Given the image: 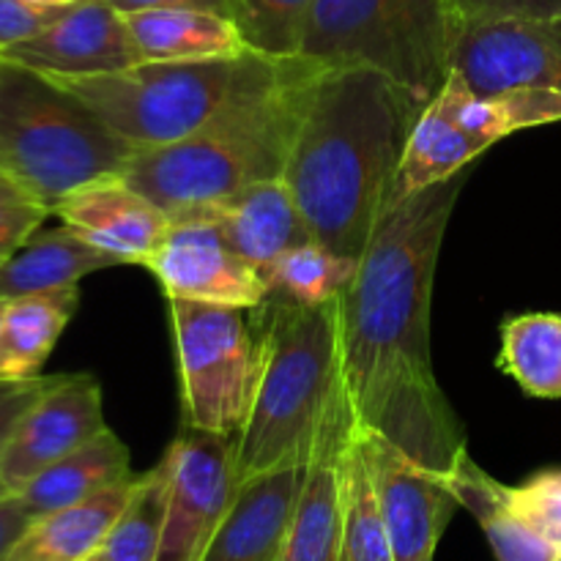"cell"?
<instances>
[{
	"mask_svg": "<svg viewBox=\"0 0 561 561\" xmlns=\"http://www.w3.org/2000/svg\"><path fill=\"white\" fill-rule=\"evenodd\" d=\"M247 47L266 58H301L316 0H230Z\"/></svg>",
	"mask_w": 561,
	"mask_h": 561,
	"instance_id": "31",
	"label": "cell"
},
{
	"mask_svg": "<svg viewBox=\"0 0 561 561\" xmlns=\"http://www.w3.org/2000/svg\"><path fill=\"white\" fill-rule=\"evenodd\" d=\"M343 546L340 561H394L381 499L367 460L365 436L356 433L337 460Z\"/></svg>",
	"mask_w": 561,
	"mask_h": 561,
	"instance_id": "26",
	"label": "cell"
},
{
	"mask_svg": "<svg viewBox=\"0 0 561 561\" xmlns=\"http://www.w3.org/2000/svg\"><path fill=\"white\" fill-rule=\"evenodd\" d=\"M131 477L135 474H131L129 447L107 427L96 438L82 444L80 449L44 469L16 496L36 520L42 515L85 502V499L96 496L118 482L131 480Z\"/></svg>",
	"mask_w": 561,
	"mask_h": 561,
	"instance_id": "19",
	"label": "cell"
},
{
	"mask_svg": "<svg viewBox=\"0 0 561 561\" xmlns=\"http://www.w3.org/2000/svg\"><path fill=\"white\" fill-rule=\"evenodd\" d=\"M444 482L458 499V507L469 510L482 526L496 561H559L557 546L510 510L507 485L488 477L469 455L444 477Z\"/></svg>",
	"mask_w": 561,
	"mask_h": 561,
	"instance_id": "25",
	"label": "cell"
},
{
	"mask_svg": "<svg viewBox=\"0 0 561 561\" xmlns=\"http://www.w3.org/2000/svg\"><path fill=\"white\" fill-rule=\"evenodd\" d=\"M318 69L321 64L301 58L288 80L228 110L206 129L168 146L137 148L121 175L168 217L261 181L283 179Z\"/></svg>",
	"mask_w": 561,
	"mask_h": 561,
	"instance_id": "4",
	"label": "cell"
},
{
	"mask_svg": "<svg viewBox=\"0 0 561 561\" xmlns=\"http://www.w3.org/2000/svg\"><path fill=\"white\" fill-rule=\"evenodd\" d=\"M510 510L561 553V469L540 471L524 485L507 488Z\"/></svg>",
	"mask_w": 561,
	"mask_h": 561,
	"instance_id": "32",
	"label": "cell"
},
{
	"mask_svg": "<svg viewBox=\"0 0 561 561\" xmlns=\"http://www.w3.org/2000/svg\"><path fill=\"white\" fill-rule=\"evenodd\" d=\"M466 179L469 170L394 203L340 305L356 431L381 436L442 477L469 455L463 425L438 387L431 356L438 252Z\"/></svg>",
	"mask_w": 561,
	"mask_h": 561,
	"instance_id": "1",
	"label": "cell"
},
{
	"mask_svg": "<svg viewBox=\"0 0 561 561\" xmlns=\"http://www.w3.org/2000/svg\"><path fill=\"white\" fill-rule=\"evenodd\" d=\"M460 25L453 0H316L301 58L378 71L427 104L453 71Z\"/></svg>",
	"mask_w": 561,
	"mask_h": 561,
	"instance_id": "7",
	"label": "cell"
},
{
	"mask_svg": "<svg viewBox=\"0 0 561 561\" xmlns=\"http://www.w3.org/2000/svg\"><path fill=\"white\" fill-rule=\"evenodd\" d=\"M157 561H201L239 488L236 436L186 427L173 447Z\"/></svg>",
	"mask_w": 561,
	"mask_h": 561,
	"instance_id": "9",
	"label": "cell"
},
{
	"mask_svg": "<svg viewBox=\"0 0 561 561\" xmlns=\"http://www.w3.org/2000/svg\"><path fill=\"white\" fill-rule=\"evenodd\" d=\"M422 107L378 71H316L283 173L312 239L359 261L398 203V170Z\"/></svg>",
	"mask_w": 561,
	"mask_h": 561,
	"instance_id": "2",
	"label": "cell"
},
{
	"mask_svg": "<svg viewBox=\"0 0 561 561\" xmlns=\"http://www.w3.org/2000/svg\"><path fill=\"white\" fill-rule=\"evenodd\" d=\"M64 9L36 5L31 0H0V53L38 36L44 27L53 25Z\"/></svg>",
	"mask_w": 561,
	"mask_h": 561,
	"instance_id": "34",
	"label": "cell"
},
{
	"mask_svg": "<svg viewBox=\"0 0 561 561\" xmlns=\"http://www.w3.org/2000/svg\"><path fill=\"white\" fill-rule=\"evenodd\" d=\"M362 436H365L367 460H370L373 480L381 499L392 559L433 561L438 540L458 510V499L453 496L442 474L422 469L381 436H373V433H362Z\"/></svg>",
	"mask_w": 561,
	"mask_h": 561,
	"instance_id": "14",
	"label": "cell"
},
{
	"mask_svg": "<svg viewBox=\"0 0 561 561\" xmlns=\"http://www.w3.org/2000/svg\"><path fill=\"white\" fill-rule=\"evenodd\" d=\"M121 14H137V11H159V9H197L222 14L233 20V3L230 0H107Z\"/></svg>",
	"mask_w": 561,
	"mask_h": 561,
	"instance_id": "37",
	"label": "cell"
},
{
	"mask_svg": "<svg viewBox=\"0 0 561 561\" xmlns=\"http://www.w3.org/2000/svg\"><path fill=\"white\" fill-rule=\"evenodd\" d=\"M135 148L55 77L0 58V175L53 211L77 186L118 175Z\"/></svg>",
	"mask_w": 561,
	"mask_h": 561,
	"instance_id": "6",
	"label": "cell"
},
{
	"mask_svg": "<svg viewBox=\"0 0 561 561\" xmlns=\"http://www.w3.org/2000/svg\"><path fill=\"white\" fill-rule=\"evenodd\" d=\"M31 3H36V5H49V9H64V5L80 3V0H31Z\"/></svg>",
	"mask_w": 561,
	"mask_h": 561,
	"instance_id": "39",
	"label": "cell"
},
{
	"mask_svg": "<svg viewBox=\"0 0 561 561\" xmlns=\"http://www.w3.org/2000/svg\"><path fill=\"white\" fill-rule=\"evenodd\" d=\"M488 151L485 142L463 129L449 113L442 93L431 99L416 115L409 131L403 162L398 170V201L466 173L474 159Z\"/></svg>",
	"mask_w": 561,
	"mask_h": 561,
	"instance_id": "22",
	"label": "cell"
},
{
	"mask_svg": "<svg viewBox=\"0 0 561 561\" xmlns=\"http://www.w3.org/2000/svg\"><path fill=\"white\" fill-rule=\"evenodd\" d=\"M447 102L449 113L460 126L488 148L496 146L515 131L535 129V126L559 124L561 121V91L542 88H510V91L480 93L466 85L458 71H449L447 82L438 91Z\"/></svg>",
	"mask_w": 561,
	"mask_h": 561,
	"instance_id": "24",
	"label": "cell"
},
{
	"mask_svg": "<svg viewBox=\"0 0 561 561\" xmlns=\"http://www.w3.org/2000/svg\"><path fill=\"white\" fill-rule=\"evenodd\" d=\"M31 513H27L25 504H22V499L16 493L0 496V561H5L11 548L22 537V531L31 526Z\"/></svg>",
	"mask_w": 561,
	"mask_h": 561,
	"instance_id": "38",
	"label": "cell"
},
{
	"mask_svg": "<svg viewBox=\"0 0 561 561\" xmlns=\"http://www.w3.org/2000/svg\"><path fill=\"white\" fill-rule=\"evenodd\" d=\"M453 71L480 96L510 88L561 91V14L463 22L453 49Z\"/></svg>",
	"mask_w": 561,
	"mask_h": 561,
	"instance_id": "11",
	"label": "cell"
},
{
	"mask_svg": "<svg viewBox=\"0 0 561 561\" xmlns=\"http://www.w3.org/2000/svg\"><path fill=\"white\" fill-rule=\"evenodd\" d=\"M301 58L261 53L208 60H142L96 77H55L131 148L179 142L263 96L299 69ZM53 77V75H49Z\"/></svg>",
	"mask_w": 561,
	"mask_h": 561,
	"instance_id": "5",
	"label": "cell"
},
{
	"mask_svg": "<svg viewBox=\"0 0 561 561\" xmlns=\"http://www.w3.org/2000/svg\"><path fill=\"white\" fill-rule=\"evenodd\" d=\"M179 214H195L219 228L230 247L247 263L263 272L272 266L283 252L312 239L294 195L283 179L261 181L247 190L233 192L219 201L186 208ZM173 214V217H179Z\"/></svg>",
	"mask_w": 561,
	"mask_h": 561,
	"instance_id": "16",
	"label": "cell"
},
{
	"mask_svg": "<svg viewBox=\"0 0 561 561\" xmlns=\"http://www.w3.org/2000/svg\"><path fill=\"white\" fill-rule=\"evenodd\" d=\"M5 305H9V299H0V327H3V316H5Z\"/></svg>",
	"mask_w": 561,
	"mask_h": 561,
	"instance_id": "40",
	"label": "cell"
},
{
	"mask_svg": "<svg viewBox=\"0 0 561 561\" xmlns=\"http://www.w3.org/2000/svg\"><path fill=\"white\" fill-rule=\"evenodd\" d=\"M250 310L170 299L184 422L192 431L239 436L261 378V332Z\"/></svg>",
	"mask_w": 561,
	"mask_h": 561,
	"instance_id": "8",
	"label": "cell"
},
{
	"mask_svg": "<svg viewBox=\"0 0 561 561\" xmlns=\"http://www.w3.org/2000/svg\"><path fill=\"white\" fill-rule=\"evenodd\" d=\"M53 214L88 244L113 255L121 266H146L170 228L168 214L121 173L77 186L55 203Z\"/></svg>",
	"mask_w": 561,
	"mask_h": 561,
	"instance_id": "15",
	"label": "cell"
},
{
	"mask_svg": "<svg viewBox=\"0 0 561 561\" xmlns=\"http://www.w3.org/2000/svg\"><path fill=\"white\" fill-rule=\"evenodd\" d=\"M58 381L60 376H36L25 378V381H0V458H3L5 444H9L11 433H14L22 414H25V411ZM5 493L9 491H5L3 482H0V496H5Z\"/></svg>",
	"mask_w": 561,
	"mask_h": 561,
	"instance_id": "35",
	"label": "cell"
},
{
	"mask_svg": "<svg viewBox=\"0 0 561 561\" xmlns=\"http://www.w3.org/2000/svg\"><path fill=\"white\" fill-rule=\"evenodd\" d=\"M49 214L53 211L44 203L27 197L14 184L0 186V268L42 228Z\"/></svg>",
	"mask_w": 561,
	"mask_h": 561,
	"instance_id": "33",
	"label": "cell"
},
{
	"mask_svg": "<svg viewBox=\"0 0 561 561\" xmlns=\"http://www.w3.org/2000/svg\"><path fill=\"white\" fill-rule=\"evenodd\" d=\"M102 431H107V422L96 378L85 373L60 376V381L16 422L0 458V482L9 493H20L44 469L80 449Z\"/></svg>",
	"mask_w": 561,
	"mask_h": 561,
	"instance_id": "12",
	"label": "cell"
},
{
	"mask_svg": "<svg viewBox=\"0 0 561 561\" xmlns=\"http://www.w3.org/2000/svg\"><path fill=\"white\" fill-rule=\"evenodd\" d=\"M559 561H561V557H559Z\"/></svg>",
	"mask_w": 561,
	"mask_h": 561,
	"instance_id": "43",
	"label": "cell"
},
{
	"mask_svg": "<svg viewBox=\"0 0 561 561\" xmlns=\"http://www.w3.org/2000/svg\"><path fill=\"white\" fill-rule=\"evenodd\" d=\"M340 305L299 307L268 296L255 310L263 356L252 409L236 436L239 482L337 463L359 433L345 387Z\"/></svg>",
	"mask_w": 561,
	"mask_h": 561,
	"instance_id": "3",
	"label": "cell"
},
{
	"mask_svg": "<svg viewBox=\"0 0 561 561\" xmlns=\"http://www.w3.org/2000/svg\"><path fill=\"white\" fill-rule=\"evenodd\" d=\"M88 561H102V551H99V553H93V557L88 559Z\"/></svg>",
	"mask_w": 561,
	"mask_h": 561,
	"instance_id": "41",
	"label": "cell"
},
{
	"mask_svg": "<svg viewBox=\"0 0 561 561\" xmlns=\"http://www.w3.org/2000/svg\"><path fill=\"white\" fill-rule=\"evenodd\" d=\"M140 477L118 482L80 504L31 520L5 561H88L102 551Z\"/></svg>",
	"mask_w": 561,
	"mask_h": 561,
	"instance_id": "18",
	"label": "cell"
},
{
	"mask_svg": "<svg viewBox=\"0 0 561 561\" xmlns=\"http://www.w3.org/2000/svg\"><path fill=\"white\" fill-rule=\"evenodd\" d=\"M142 60H208L252 53L230 16L197 9L124 14Z\"/></svg>",
	"mask_w": 561,
	"mask_h": 561,
	"instance_id": "21",
	"label": "cell"
},
{
	"mask_svg": "<svg viewBox=\"0 0 561 561\" xmlns=\"http://www.w3.org/2000/svg\"><path fill=\"white\" fill-rule=\"evenodd\" d=\"M340 546L343 507L337 463L310 466L277 561H340Z\"/></svg>",
	"mask_w": 561,
	"mask_h": 561,
	"instance_id": "28",
	"label": "cell"
},
{
	"mask_svg": "<svg viewBox=\"0 0 561 561\" xmlns=\"http://www.w3.org/2000/svg\"><path fill=\"white\" fill-rule=\"evenodd\" d=\"M0 58L53 77H96L142 64L129 22L107 0H80L38 36L0 53Z\"/></svg>",
	"mask_w": 561,
	"mask_h": 561,
	"instance_id": "13",
	"label": "cell"
},
{
	"mask_svg": "<svg viewBox=\"0 0 561 561\" xmlns=\"http://www.w3.org/2000/svg\"><path fill=\"white\" fill-rule=\"evenodd\" d=\"M307 469H279L239 482L201 561H277Z\"/></svg>",
	"mask_w": 561,
	"mask_h": 561,
	"instance_id": "17",
	"label": "cell"
},
{
	"mask_svg": "<svg viewBox=\"0 0 561 561\" xmlns=\"http://www.w3.org/2000/svg\"><path fill=\"white\" fill-rule=\"evenodd\" d=\"M110 266H121V263L99 247L88 244L66 225L36 230L0 268V299L71 288V285H80V279H85L88 274Z\"/></svg>",
	"mask_w": 561,
	"mask_h": 561,
	"instance_id": "20",
	"label": "cell"
},
{
	"mask_svg": "<svg viewBox=\"0 0 561 561\" xmlns=\"http://www.w3.org/2000/svg\"><path fill=\"white\" fill-rule=\"evenodd\" d=\"M499 367L531 398H561V316L526 312L502 327Z\"/></svg>",
	"mask_w": 561,
	"mask_h": 561,
	"instance_id": "27",
	"label": "cell"
},
{
	"mask_svg": "<svg viewBox=\"0 0 561 561\" xmlns=\"http://www.w3.org/2000/svg\"><path fill=\"white\" fill-rule=\"evenodd\" d=\"M146 268L159 279L168 301L257 310L272 296L263 274L225 241L217 225L195 214L170 217L168 233Z\"/></svg>",
	"mask_w": 561,
	"mask_h": 561,
	"instance_id": "10",
	"label": "cell"
},
{
	"mask_svg": "<svg viewBox=\"0 0 561 561\" xmlns=\"http://www.w3.org/2000/svg\"><path fill=\"white\" fill-rule=\"evenodd\" d=\"M77 307V285L9 299L0 327V381H25L42 376L44 362L58 345Z\"/></svg>",
	"mask_w": 561,
	"mask_h": 561,
	"instance_id": "23",
	"label": "cell"
},
{
	"mask_svg": "<svg viewBox=\"0 0 561 561\" xmlns=\"http://www.w3.org/2000/svg\"><path fill=\"white\" fill-rule=\"evenodd\" d=\"M460 22L482 20H540L559 16L561 0H453Z\"/></svg>",
	"mask_w": 561,
	"mask_h": 561,
	"instance_id": "36",
	"label": "cell"
},
{
	"mask_svg": "<svg viewBox=\"0 0 561 561\" xmlns=\"http://www.w3.org/2000/svg\"><path fill=\"white\" fill-rule=\"evenodd\" d=\"M359 261L343 257L321 241L310 239L283 252L272 266L263 268L268 290L277 299L299 307H323L343 299Z\"/></svg>",
	"mask_w": 561,
	"mask_h": 561,
	"instance_id": "29",
	"label": "cell"
},
{
	"mask_svg": "<svg viewBox=\"0 0 561 561\" xmlns=\"http://www.w3.org/2000/svg\"><path fill=\"white\" fill-rule=\"evenodd\" d=\"M3 184H11V181H9V179H3V175H0V186H3Z\"/></svg>",
	"mask_w": 561,
	"mask_h": 561,
	"instance_id": "42",
	"label": "cell"
},
{
	"mask_svg": "<svg viewBox=\"0 0 561 561\" xmlns=\"http://www.w3.org/2000/svg\"><path fill=\"white\" fill-rule=\"evenodd\" d=\"M170 493V460L140 474L137 491L102 546V561H157Z\"/></svg>",
	"mask_w": 561,
	"mask_h": 561,
	"instance_id": "30",
	"label": "cell"
}]
</instances>
